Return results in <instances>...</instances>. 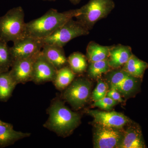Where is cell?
<instances>
[{
	"label": "cell",
	"instance_id": "obj_3",
	"mask_svg": "<svg viewBox=\"0 0 148 148\" xmlns=\"http://www.w3.org/2000/svg\"><path fill=\"white\" fill-rule=\"evenodd\" d=\"M26 26L23 8H14L0 16V37L7 42H15L26 36Z\"/></svg>",
	"mask_w": 148,
	"mask_h": 148
},
{
	"label": "cell",
	"instance_id": "obj_23",
	"mask_svg": "<svg viewBox=\"0 0 148 148\" xmlns=\"http://www.w3.org/2000/svg\"><path fill=\"white\" fill-rule=\"evenodd\" d=\"M108 59L90 63L87 70L88 77L92 79H98L103 74L111 71Z\"/></svg>",
	"mask_w": 148,
	"mask_h": 148
},
{
	"label": "cell",
	"instance_id": "obj_10",
	"mask_svg": "<svg viewBox=\"0 0 148 148\" xmlns=\"http://www.w3.org/2000/svg\"><path fill=\"white\" fill-rule=\"evenodd\" d=\"M86 113L94 118L97 125L122 129L132 123L131 120L123 114L115 111L88 110Z\"/></svg>",
	"mask_w": 148,
	"mask_h": 148
},
{
	"label": "cell",
	"instance_id": "obj_8",
	"mask_svg": "<svg viewBox=\"0 0 148 148\" xmlns=\"http://www.w3.org/2000/svg\"><path fill=\"white\" fill-rule=\"evenodd\" d=\"M124 132L123 128L97 125L93 135L94 147L119 148Z\"/></svg>",
	"mask_w": 148,
	"mask_h": 148
},
{
	"label": "cell",
	"instance_id": "obj_16",
	"mask_svg": "<svg viewBox=\"0 0 148 148\" xmlns=\"http://www.w3.org/2000/svg\"><path fill=\"white\" fill-rule=\"evenodd\" d=\"M31 134L17 131L10 123H0V147H5L14 144L18 140L29 138Z\"/></svg>",
	"mask_w": 148,
	"mask_h": 148
},
{
	"label": "cell",
	"instance_id": "obj_1",
	"mask_svg": "<svg viewBox=\"0 0 148 148\" xmlns=\"http://www.w3.org/2000/svg\"><path fill=\"white\" fill-rule=\"evenodd\" d=\"M47 113L48 118L44 127L60 137H66L71 134L81 123L79 114L71 110L59 98L52 100Z\"/></svg>",
	"mask_w": 148,
	"mask_h": 148
},
{
	"label": "cell",
	"instance_id": "obj_24",
	"mask_svg": "<svg viewBox=\"0 0 148 148\" xmlns=\"http://www.w3.org/2000/svg\"><path fill=\"white\" fill-rule=\"evenodd\" d=\"M108 91V83L102 79H99L97 86L92 92V98L94 101H98L107 96Z\"/></svg>",
	"mask_w": 148,
	"mask_h": 148
},
{
	"label": "cell",
	"instance_id": "obj_26",
	"mask_svg": "<svg viewBox=\"0 0 148 148\" xmlns=\"http://www.w3.org/2000/svg\"><path fill=\"white\" fill-rule=\"evenodd\" d=\"M107 96L110 97L114 101L118 102H124V100L122 99L121 95L117 90L114 88H110L107 93Z\"/></svg>",
	"mask_w": 148,
	"mask_h": 148
},
{
	"label": "cell",
	"instance_id": "obj_12",
	"mask_svg": "<svg viewBox=\"0 0 148 148\" xmlns=\"http://www.w3.org/2000/svg\"><path fill=\"white\" fill-rule=\"evenodd\" d=\"M40 53L32 57L13 61L9 71L16 84L32 81L34 63Z\"/></svg>",
	"mask_w": 148,
	"mask_h": 148
},
{
	"label": "cell",
	"instance_id": "obj_4",
	"mask_svg": "<svg viewBox=\"0 0 148 148\" xmlns=\"http://www.w3.org/2000/svg\"><path fill=\"white\" fill-rule=\"evenodd\" d=\"M115 6L113 0H89L80 8L81 12L76 18L90 31L96 22L110 14Z\"/></svg>",
	"mask_w": 148,
	"mask_h": 148
},
{
	"label": "cell",
	"instance_id": "obj_9",
	"mask_svg": "<svg viewBox=\"0 0 148 148\" xmlns=\"http://www.w3.org/2000/svg\"><path fill=\"white\" fill-rule=\"evenodd\" d=\"M13 43L10 48L13 62L36 55L44 45L41 39L27 36Z\"/></svg>",
	"mask_w": 148,
	"mask_h": 148
},
{
	"label": "cell",
	"instance_id": "obj_7",
	"mask_svg": "<svg viewBox=\"0 0 148 148\" xmlns=\"http://www.w3.org/2000/svg\"><path fill=\"white\" fill-rule=\"evenodd\" d=\"M91 83L84 78H78L73 82L64 90L63 94L64 100L78 110L83 108L88 102L91 93Z\"/></svg>",
	"mask_w": 148,
	"mask_h": 148
},
{
	"label": "cell",
	"instance_id": "obj_27",
	"mask_svg": "<svg viewBox=\"0 0 148 148\" xmlns=\"http://www.w3.org/2000/svg\"><path fill=\"white\" fill-rule=\"evenodd\" d=\"M73 4L77 5L80 2L81 0H70Z\"/></svg>",
	"mask_w": 148,
	"mask_h": 148
},
{
	"label": "cell",
	"instance_id": "obj_22",
	"mask_svg": "<svg viewBox=\"0 0 148 148\" xmlns=\"http://www.w3.org/2000/svg\"><path fill=\"white\" fill-rule=\"evenodd\" d=\"M7 43L0 37V73L9 71L13 63L10 47Z\"/></svg>",
	"mask_w": 148,
	"mask_h": 148
},
{
	"label": "cell",
	"instance_id": "obj_28",
	"mask_svg": "<svg viewBox=\"0 0 148 148\" xmlns=\"http://www.w3.org/2000/svg\"><path fill=\"white\" fill-rule=\"evenodd\" d=\"M43 1H55L56 0H43Z\"/></svg>",
	"mask_w": 148,
	"mask_h": 148
},
{
	"label": "cell",
	"instance_id": "obj_21",
	"mask_svg": "<svg viewBox=\"0 0 148 148\" xmlns=\"http://www.w3.org/2000/svg\"><path fill=\"white\" fill-rule=\"evenodd\" d=\"M87 61L86 56L79 52L72 53L68 58L69 66L76 75L82 74L86 71Z\"/></svg>",
	"mask_w": 148,
	"mask_h": 148
},
{
	"label": "cell",
	"instance_id": "obj_14",
	"mask_svg": "<svg viewBox=\"0 0 148 148\" xmlns=\"http://www.w3.org/2000/svg\"><path fill=\"white\" fill-rule=\"evenodd\" d=\"M132 55L131 48L118 44L110 46L108 61L111 69H120Z\"/></svg>",
	"mask_w": 148,
	"mask_h": 148
},
{
	"label": "cell",
	"instance_id": "obj_15",
	"mask_svg": "<svg viewBox=\"0 0 148 148\" xmlns=\"http://www.w3.org/2000/svg\"><path fill=\"white\" fill-rule=\"evenodd\" d=\"M41 52L57 70L68 64V58H66L63 47L45 44L42 49Z\"/></svg>",
	"mask_w": 148,
	"mask_h": 148
},
{
	"label": "cell",
	"instance_id": "obj_11",
	"mask_svg": "<svg viewBox=\"0 0 148 148\" xmlns=\"http://www.w3.org/2000/svg\"><path fill=\"white\" fill-rule=\"evenodd\" d=\"M57 71L55 67L43 55L41 51L34 63L32 81L37 84L52 82Z\"/></svg>",
	"mask_w": 148,
	"mask_h": 148
},
{
	"label": "cell",
	"instance_id": "obj_25",
	"mask_svg": "<svg viewBox=\"0 0 148 148\" xmlns=\"http://www.w3.org/2000/svg\"><path fill=\"white\" fill-rule=\"evenodd\" d=\"M119 102L113 100L108 96H106L98 101H94L92 106L98 107L101 110L110 111Z\"/></svg>",
	"mask_w": 148,
	"mask_h": 148
},
{
	"label": "cell",
	"instance_id": "obj_13",
	"mask_svg": "<svg viewBox=\"0 0 148 148\" xmlns=\"http://www.w3.org/2000/svg\"><path fill=\"white\" fill-rule=\"evenodd\" d=\"M147 147L140 125L133 123L124 130L123 138L119 148Z\"/></svg>",
	"mask_w": 148,
	"mask_h": 148
},
{
	"label": "cell",
	"instance_id": "obj_6",
	"mask_svg": "<svg viewBox=\"0 0 148 148\" xmlns=\"http://www.w3.org/2000/svg\"><path fill=\"white\" fill-rule=\"evenodd\" d=\"M89 34V30L81 22L72 18L56 29L50 36L41 40L44 44L55 45L63 47L74 38Z\"/></svg>",
	"mask_w": 148,
	"mask_h": 148
},
{
	"label": "cell",
	"instance_id": "obj_29",
	"mask_svg": "<svg viewBox=\"0 0 148 148\" xmlns=\"http://www.w3.org/2000/svg\"><path fill=\"white\" fill-rule=\"evenodd\" d=\"M3 122L1 121L0 120V123H2Z\"/></svg>",
	"mask_w": 148,
	"mask_h": 148
},
{
	"label": "cell",
	"instance_id": "obj_19",
	"mask_svg": "<svg viewBox=\"0 0 148 148\" xmlns=\"http://www.w3.org/2000/svg\"><path fill=\"white\" fill-rule=\"evenodd\" d=\"M76 74L69 66H66L57 70L52 82L56 89L63 90L68 87L75 79Z\"/></svg>",
	"mask_w": 148,
	"mask_h": 148
},
{
	"label": "cell",
	"instance_id": "obj_20",
	"mask_svg": "<svg viewBox=\"0 0 148 148\" xmlns=\"http://www.w3.org/2000/svg\"><path fill=\"white\" fill-rule=\"evenodd\" d=\"M9 71L0 73V101H7L17 85Z\"/></svg>",
	"mask_w": 148,
	"mask_h": 148
},
{
	"label": "cell",
	"instance_id": "obj_5",
	"mask_svg": "<svg viewBox=\"0 0 148 148\" xmlns=\"http://www.w3.org/2000/svg\"><path fill=\"white\" fill-rule=\"evenodd\" d=\"M106 75L110 88L117 90L121 96L132 97L140 91L142 79L132 76L121 68L113 69Z\"/></svg>",
	"mask_w": 148,
	"mask_h": 148
},
{
	"label": "cell",
	"instance_id": "obj_18",
	"mask_svg": "<svg viewBox=\"0 0 148 148\" xmlns=\"http://www.w3.org/2000/svg\"><path fill=\"white\" fill-rule=\"evenodd\" d=\"M110 46L98 44L94 41L88 43L86 48V57L89 63L108 59Z\"/></svg>",
	"mask_w": 148,
	"mask_h": 148
},
{
	"label": "cell",
	"instance_id": "obj_2",
	"mask_svg": "<svg viewBox=\"0 0 148 148\" xmlns=\"http://www.w3.org/2000/svg\"><path fill=\"white\" fill-rule=\"evenodd\" d=\"M81 12L80 8L61 12L50 9L39 18L26 23V36L43 39L70 19L79 16Z\"/></svg>",
	"mask_w": 148,
	"mask_h": 148
},
{
	"label": "cell",
	"instance_id": "obj_17",
	"mask_svg": "<svg viewBox=\"0 0 148 148\" xmlns=\"http://www.w3.org/2000/svg\"><path fill=\"white\" fill-rule=\"evenodd\" d=\"M147 69L148 63L139 59L133 54L122 68L132 76L142 79Z\"/></svg>",
	"mask_w": 148,
	"mask_h": 148
}]
</instances>
